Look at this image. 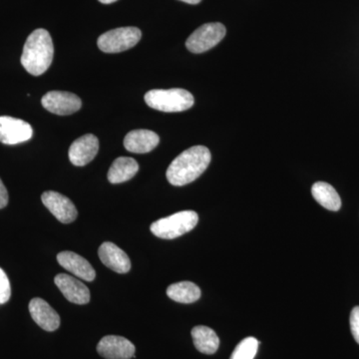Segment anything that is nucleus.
Masks as SVG:
<instances>
[{
	"label": "nucleus",
	"instance_id": "obj_14",
	"mask_svg": "<svg viewBox=\"0 0 359 359\" xmlns=\"http://www.w3.org/2000/svg\"><path fill=\"white\" fill-rule=\"evenodd\" d=\"M104 266L118 273H127L131 269V261L124 250L110 242L104 243L98 250Z\"/></svg>",
	"mask_w": 359,
	"mask_h": 359
},
{
	"label": "nucleus",
	"instance_id": "obj_9",
	"mask_svg": "<svg viewBox=\"0 0 359 359\" xmlns=\"http://www.w3.org/2000/svg\"><path fill=\"white\" fill-rule=\"evenodd\" d=\"M41 200L45 207L61 223L70 224L76 219L78 216L76 207L62 194L47 191L42 194Z\"/></svg>",
	"mask_w": 359,
	"mask_h": 359
},
{
	"label": "nucleus",
	"instance_id": "obj_26",
	"mask_svg": "<svg viewBox=\"0 0 359 359\" xmlns=\"http://www.w3.org/2000/svg\"><path fill=\"white\" fill-rule=\"evenodd\" d=\"M99 1H100L101 4H113V2L117 1V0H99Z\"/></svg>",
	"mask_w": 359,
	"mask_h": 359
},
{
	"label": "nucleus",
	"instance_id": "obj_5",
	"mask_svg": "<svg viewBox=\"0 0 359 359\" xmlns=\"http://www.w3.org/2000/svg\"><path fill=\"white\" fill-rule=\"evenodd\" d=\"M142 32L137 27H121L104 33L97 45L105 53H119L134 47L140 41Z\"/></svg>",
	"mask_w": 359,
	"mask_h": 359
},
{
	"label": "nucleus",
	"instance_id": "obj_25",
	"mask_svg": "<svg viewBox=\"0 0 359 359\" xmlns=\"http://www.w3.org/2000/svg\"><path fill=\"white\" fill-rule=\"evenodd\" d=\"M180 1L186 2V4H200L202 0H180Z\"/></svg>",
	"mask_w": 359,
	"mask_h": 359
},
{
	"label": "nucleus",
	"instance_id": "obj_20",
	"mask_svg": "<svg viewBox=\"0 0 359 359\" xmlns=\"http://www.w3.org/2000/svg\"><path fill=\"white\" fill-rule=\"evenodd\" d=\"M167 295L170 299L181 304H193L200 299L201 290L192 282H180L168 287Z\"/></svg>",
	"mask_w": 359,
	"mask_h": 359
},
{
	"label": "nucleus",
	"instance_id": "obj_23",
	"mask_svg": "<svg viewBox=\"0 0 359 359\" xmlns=\"http://www.w3.org/2000/svg\"><path fill=\"white\" fill-rule=\"evenodd\" d=\"M351 330L354 339L359 344V306H355L351 311Z\"/></svg>",
	"mask_w": 359,
	"mask_h": 359
},
{
	"label": "nucleus",
	"instance_id": "obj_11",
	"mask_svg": "<svg viewBox=\"0 0 359 359\" xmlns=\"http://www.w3.org/2000/svg\"><path fill=\"white\" fill-rule=\"evenodd\" d=\"M99 150L98 138L86 134L73 142L69 148V159L74 166L83 167L95 158Z\"/></svg>",
	"mask_w": 359,
	"mask_h": 359
},
{
	"label": "nucleus",
	"instance_id": "obj_10",
	"mask_svg": "<svg viewBox=\"0 0 359 359\" xmlns=\"http://www.w3.org/2000/svg\"><path fill=\"white\" fill-rule=\"evenodd\" d=\"M97 351L106 359H130L134 358L136 347L125 337L107 335L99 341Z\"/></svg>",
	"mask_w": 359,
	"mask_h": 359
},
{
	"label": "nucleus",
	"instance_id": "obj_1",
	"mask_svg": "<svg viewBox=\"0 0 359 359\" xmlns=\"http://www.w3.org/2000/svg\"><path fill=\"white\" fill-rule=\"evenodd\" d=\"M212 155L205 146H194L174 159L167 170V180L171 185H188L199 178L211 163Z\"/></svg>",
	"mask_w": 359,
	"mask_h": 359
},
{
	"label": "nucleus",
	"instance_id": "obj_3",
	"mask_svg": "<svg viewBox=\"0 0 359 359\" xmlns=\"http://www.w3.org/2000/svg\"><path fill=\"white\" fill-rule=\"evenodd\" d=\"M149 107L162 112H183L193 107L194 97L185 89H155L145 94Z\"/></svg>",
	"mask_w": 359,
	"mask_h": 359
},
{
	"label": "nucleus",
	"instance_id": "obj_19",
	"mask_svg": "<svg viewBox=\"0 0 359 359\" xmlns=\"http://www.w3.org/2000/svg\"><path fill=\"white\" fill-rule=\"evenodd\" d=\"M311 194L318 204L330 211H339L341 207L339 193L335 191L334 187L325 182H316L311 188Z\"/></svg>",
	"mask_w": 359,
	"mask_h": 359
},
{
	"label": "nucleus",
	"instance_id": "obj_7",
	"mask_svg": "<svg viewBox=\"0 0 359 359\" xmlns=\"http://www.w3.org/2000/svg\"><path fill=\"white\" fill-rule=\"evenodd\" d=\"M33 129L29 123L9 117L0 116V142L6 145H16L32 138Z\"/></svg>",
	"mask_w": 359,
	"mask_h": 359
},
{
	"label": "nucleus",
	"instance_id": "obj_18",
	"mask_svg": "<svg viewBox=\"0 0 359 359\" xmlns=\"http://www.w3.org/2000/svg\"><path fill=\"white\" fill-rule=\"evenodd\" d=\"M192 337L196 348L204 354H214L218 351L219 339L212 328L198 325L192 330Z\"/></svg>",
	"mask_w": 359,
	"mask_h": 359
},
{
	"label": "nucleus",
	"instance_id": "obj_15",
	"mask_svg": "<svg viewBox=\"0 0 359 359\" xmlns=\"http://www.w3.org/2000/svg\"><path fill=\"white\" fill-rule=\"evenodd\" d=\"M57 261L66 271H70L80 280L92 282L95 280L96 271L87 259L73 252H62L57 255Z\"/></svg>",
	"mask_w": 359,
	"mask_h": 359
},
{
	"label": "nucleus",
	"instance_id": "obj_13",
	"mask_svg": "<svg viewBox=\"0 0 359 359\" xmlns=\"http://www.w3.org/2000/svg\"><path fill=\"white\" fill-rule=\"evenodd\" d=\"M32 318L42 330L55 332L60 327V316L44 299L35 297L29 302Z\"/></svg>",
	"mask_w": 359,
	"mask_h": 359
},
{
	"label": "nucleus",
	"instance_id": "obj_21",
	"mask_svg": "<svg viewBox=\"0 0 359 359\" xmlns=\"http://www.w3.org/2000/svg\"><path fill=\"white\" fill-rule=\"evenodd\" d=\"M259 342L255 337L243 339L231 353L230 359H254Z\"/></svg>",
	"mask_w": 359,
	"mask_h": 359
},
{
	"label": "nucleus",
	"instance_id": "obj_16",
	"mask_svg": "<svg viewBox=\"0 0 359 359\" xmlns=\"http://www.w3.org/2000/svg\"><path fill=\"white\" fill-rule=\"evenodd\" d=\"M160 138L155 132L140 129L129 132L124 139V147L127 151L136 154L151 152L159 145Z\"/></svg>",
	"mask_w": 359,
	"mask_h": 359
},
{
	"label": "nucleus",
	"instance_id": "obj_8",
	"mask_svg": "<svg viewBox=\"0 0 359 359\" xmlns=\"http://www.w3.org/2000/svg\"><path fill=\"white\" fill-rule=\"evenodd\" d=\"M42 106L56 115H71L81 108V99L75 94L65 91H50L41 99Z\"/></svg>",
	"mask_w": 359,
	"mask_h": 359
},
{
	"label": "nucleus",
	"instance_id": "obj_12",
	"mask_svg": "<svg viewBox=\"0 0 359 359\" xmlns=\"http://www.w3.org/2000/svg\"><path fill=\"white\" fill-rule=\"evenodd\" d=\"M54 283L67 301L76 304H86L90 302L88 287L77 278L66 273H60L54 278Z\"/></svg>",
	"mask_w": 359,
	"mask_h": 359
},
{
	"label": "nucleus",
	"instance_id": "obj_4",
	"mask_svg": "<svg viewBox=\"0 0 359 359\" xmlns=\"http://www.w3.org/2000/svg\"><path fill=\"white\" fill-rule=\"evenodd\" d=\"M199 216L194 211H183L158 219L151 224L153 235L164 240H173L189 233L197 226Z\"/></svg>",
	"mask_w": 359,
	"mask_h": 359
},
{
	"label": "nucleus",
	"instance_id": "obj_2",
	"mask_svg": "<svg viewBox=\"0 0 359 359\" xmlns=\"http://www.w3.org/2000/svg\"><path fill=\"white\" fill-rule=\"evenodd\" d=\"M54 46L47 30H34L26 40L21 55V65L33 76L43 74L53 60Z\"/></svg>",
	"mask_w": 359,
	"mask_h": 359
},
{
	"label": "nucleus",
	"instance_id": "obj_24",
	"mask_svg": "<svg viewBox=\"0 0 359 359\" xmlns=\"http://www.w3.org/2000/svg\"><path fill=\"white\" fill-rule=\"evenodd\" d=\"M8 204V193L6 186L2 183L1 179H0V209H4Z\"/></svg>",
	"mask_w": 359,
	"mask_h": 359
},
{
	"label": "nucleus",
	"instance_id": "obj_6",
	"mask_svg": "<svg viewBox=\"0 0 359 359\" xmlns=\"http://www.w3.org/2000/svg\"><path fill=\"white\" fill-rule=\"evenodd\" d=\"M226 27L222 23H205L187 39V48L192 53H204L219 43L226 36Z\"/></svg>",
	"mask_w": 359,
	"mask_h": 359
},
{
	"label": "nucleus",
	"instance_id": "obj_17",
	"mask_svg": "<svg viewBox=\"0 0 359 359\" xmlns=\"http://www.w3.org/2000/svg\"><path fill=\"white\" fill-rule=\"evenodd\" d=\"M138 171V163L133 158L119 157L111 165L108 171V180L111 184L124 183L134 178Z\"/></svg>",
	"mask_w": 359,
	"mask_h": 359
},
{
	"label": "nucleus",
	"instance_id": "obj_22",
	"mask_svg": "<svg viewBox=\"0 0 359 359\" xmlns=\"http://www.w3.org/2000/svg\"><path fill=\"white\" fill-rule=\"evenodd\" d=\"M11 287L6 271L0 268V304H6L11 299Z\"/></svg>",
	"mask_w": 359,
	"mask_h": 359
}]
</instances>
